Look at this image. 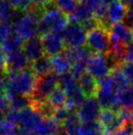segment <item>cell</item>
<instances>
[{
    "label": "cell",
    "instance_id": "obj_1",
    "mask_svg": "<svg viewBox=\"0 0 133 135\" xmlns=\"http://www.w3.org/2000/svg\"><path fill=\"white\" fill-rule=\"evenodd\" d=\"M69 25V17L57 6L50 5L40 10L38 28L40 34L63 33Z\"/></svg>",
    "mask_w": 133,
    "mask_h": 135
},
{
    "label": "cell",
    "instance_id": "obj_2",
    "mask_svg": "<svg viewBox=\"0 0 133 135\" xmlns=\"http://www.w3.org/2000/svg\"><path fill=\"white\" fill-rule=\"evenodd\" d=\"M39 14L40 10L32 7L27 11L23 12L21 15H17L13 22L14 34L23 41L37 37V34L39 33Z\"/></svg>",
    "mask_w": 133,
    "mask_h": 135
},
{
    "label": "cell",
    "instance_id": "obj_3",
    "mask_svg": "<svg viewBox=\"0 0 133 135\" xmlns=\"http://www.w3.org/2000/svg\"><path fill=\"white\" fill-rule=\"evenodd\" d=\"M8 76L7 96L23 95L30 97L36 84V76L31 70L26 69L21 72L9 73Z\"/></svg>",
    "mask_w": 133,
    "mask_h": 135
},
{
    "label": "cell",
    "instance_id": "obj_4",
    "mask_svg": "<svg viewBox=\"0 0 133 135\" xmlns=\"http://www.w3.org/2000/svg\"><path fill=\"white\" fill-rule=\"evenodd\" d=\"M121 91L111 73L98 82L97 100L104 109H119L118 95Z\"/></svg>",
    "mask_w": 133,
    "mask_h": 135
},
{
    "label": "cell",
    "instance_id": "obj_5",
    "mask_svg": "<svg viewBox=\"0 0 133 135\" xmlns=\"http://www.w3.org/2000/svg\"><path fill=\"white\" fill-rule=\"evenodd\" d=\"M59 76L52 72L45 76L38 77L34 90L30 96L31 107L41 105L47 102L49 97L53 94V92L58 89L57 87L59 85Z\"/></svg>",
    "mask_w": 133,
    "mask_h": 135
},
{
    "label": "cell",
    "instance_id": "obj_6",
    "mask_svg": "<svg viewBox=\"0 0 133 135\" xmlns=\"http://www.w3.org/2000/svg\"><path fill=\"white\" fill-rule=\"evenodd\" d=\"M86 45L90 51L96 54H108L111 46L110 29L100 23L87 33Z\"/></svg>",
    "mask_w": 133,
    "mask_h": 135
},
{
    "label": "cell",
    "instance_id": "obj_7",
    "mask_svg": "<svg viewBox=\"0 0 133 135\" xmlns=\"http://www.w3.org/2000/svg\"><path fill=\"white\" fill-rule=\"evenodd\" d=\"M66 46L71 49L82 47L86 44L87 33L81 24L73 22L70 23L62 33Z\"/></svg>",
    "mask_w": 133,
    "mask_h": 135
},
{
    "label": "cell",
    "instance_id": "obj_8",
    "mask_svg": "<svg viewBox=\"0 0 133 135\" xmlns=\"http://www.w3.org/2000/svg\"><path fill=\"white\" fill-rule=\"evenodd\" d=\"M113 70L112 64L107 54H96L91 55L87 66L88 74L96 80H101L110 74Z\"/></svg>",
    "mask_w": 133,
    "mask_h": 135
},
{
    "label": "cell",
    "instance_id": "obj_9",
    "mask_svg": "<svg viewBox=\"0 0 133 135\" xmlns=\"http://www.w3.org/2000/svg\"><path fill=\"white\" fill-rule=\"evenodd\" d=\"M70 60H71V73L76 78H80L85 71L87 70L89 59L91 57L90 50L85 47H76L71 49L69 51Z\"/></svg>",
    "mask_w": 133,
    "mask_h": 135
},
{
    "label": "cell",
    "instance_id": "obj_10",
    "mask_svg": "<svg viewBox=\"0 0 133 135\" xmlns=\"http://www.w3.org/2000/svg\"><path fill=\"white\" fill-rule=\"evenodd\" d=\"M101 113H102L101 105L97 100V98L95 97L86 98L84 102L77 108V112H76L81 122L97 120V118L100 117Z\"/></svg>",
    "mask_w": 133,
    "mask_h": 135
},
{
    "label": "cell",
    "instance_id": "obj_11",
    "mask_svg": "<svg viewBox=\"0 0 133 135\" xmlns=\"http://www.w3.org/2000/svg\"><path fill=\"white\" fill-rule=\"evenodd\" d=\"M43 118L44 117L41 115V113L38 110L33 109L32 107L23 109L20 113V119H19L18 123L19 127H20V131H35V129Z\"/></svg>",
    "mask_w": 133,
    "mask_h": 135
},
{
    "label": "cell",
    "instance_id": "obj_12",
    "mask_svg": "<svg viewBox=\"0 0 133 135\" xmlns=\"http://www.w3.org/2000/svg\"><path fill=\"white\" fill-rule=\"evenodd\" d=\"M100 123L102 124L104 131L118 134V132L123 127V122L117 110L112 109H104L99 117Z\"/></svg>",
    "mask_w": 133,
    "mask_h": 135
},
{
    "label": "cell",
    "instance_id": "obj_13",
    "mask_svg": "<svg viewBox=\"0 0 133 135\" xmlns=\"http://www.w3.org/2000/svg\"><path fill=\"white\" fill-rule=\"evenodd\" d=\"M126 13H127V7L121 1L118 0L108 6L105 20L101 24L107 27L108 29H111V27L115 26L117 24H120L125 19Z\"/></svg>",
    "mask_w": 133,
    "mask_h": 135
},
{
    "label": "cell",
    "instance_id": "obj_14",
    "mask_svg": "<svg viewBox=\"0 0 133 135\" xmlns=\"http://www.w3.org/2000/svg\"><path fill=\"white\" fill-rule=\"evenodd\" d=\"M42 44L45 54L50 56H54L56 54L63 52L66 46L63 36L59 33H48L43 35Z\"/></svg>",
    "mask_w": 133,
    "mask_h": 135
},
{
    "label": "cell",
    "instance_id": "obj_15",
    "mask_svg": "<svg viewBox=\"0 0 133 135\" xmlns=\"http://www.w3.org/2000/svg\"><path fill=\"white\" fill-rule=\"evenodd\" d=\"M7 60V71L9 73H16L29 69L31 62L27 58L24 49H20L18 51L10 53L6 55Z\"/></svg>",
    "mask_w": 133,
    "mask_h": 135
},
{
    "label": "cell",
    "instance_id": "obj_16",
    "mask_svg": "<svg viewBox=\"0 0 133 135\" xmlns=\"http://www.w3.org/2000/svg\"><path fill=\"white\" fill-rule=\"evenodd\" d=\"M50 60L53 73L58 76H63L70 73V70L71 71V60L69 51H63L59 54L51 56Z\"/></svg>",
    "mask_w": 133,
    "mask_h": 135
},
{
    "label": "cell",
    "instance_id": "obj_17",
    "mask_svg": "<svg viewBox=\"0 0 133 135\" xmlns=\"http://www.w3.org/2000/svg\"><path fill=\"white\" fill-rule=\"evenodd\" d=\"M23 49L30 62H33L41 58L42 56H44L45 53L43 44H42V38H40L39 37H35V38L26 41L23 46Z\"/></svg>",
    "mask_w": 133,
    "mask_h": 135
},
{
    "label": "cell",
    "instance_id": "obj_18",
    "mask_svg": "<svg viewBox=\"0 0 133 135\" xmlns=\"http://www.w3.org/2000/svg\"><path fill=\"white\" fill-rule=\"evenodd\" d=\"M70 15L74 22L81 24V25L95 18L91 8L89 7V5L85 0H81L80 2H78V4L74 9V11Z\"/></svg>",
    "mask_w": 133,
    "mask_h": 135
},
{
    "label": "cell",
    "instance_id": "obj_19",
    "mask_svg": "<svg viewBox=\"0 0 133 135\" xmlns=\"http://www.w3.org/2000/svg\"><path fill=\"white\" fill-rule=\"evenodd\" d=\"M65 93L66 95V108H68L70 110H74V109H77L85 100V95L83 94L82 90L80 89L79 84H78L77 86L66 91Z\"/></svg>",
    "mask_w": 133,
    "mask_h": 135
},
{
    "label": "cell",
    "instance_id": "obj_20",
    "mask_svg": "<svg viewBox=\"0 0 133 135\" xmlns=\"http://www.w3.org/2000/svg\"><path fill=\"white\" fill-rule=\"evenodd\" d=\"M78 84L86 98H93L98 92V82L90 74H83L78 79Z\"/></svg>",
    "mask_w": 133,
    "mask_h": 135
},
{
    "label": "cell",
    "instance_id": "obj_21",
    "mask_svg": "<svg viewBox=\"0 0 133 135\" xmlns=\"http://www.w3.org/2000/svg\"><path fill=\"white\" fill-rule=\"evenodd\" d=\"M81 124V120L77 113L73 110L63 122V130L68 135H76L80 132Z\"/></svg>",
    "mask_w": 133,
    "mask_h": 135
},
{
    "label": "cell",
    "instance_id": "obj_22",
    "mask_svg": "<svg viewBox=\"0 0 133 135\" xmlns=\"http://www.w3.org/2000/svg\"><path fill=\"white\" fill-rule=\"evenodd\" d=\"M30 70L35 74V76H38V77L47 75L49 73H51L52 70L51 60L49 57L44 55L39 59L31 62Z\"/></svg>",
    "mask_w": 133,
    "mask_h": 135
},
{
    "label": "cell",
    "instance_id": "obj_23",
    "mask_svg": "<svg viewBox=\"0 0 133 135\" xmlns=\"http://www.w3.org/2000/svg\"><path fill=\"white\" fill-rule=\"evenodd\" d=\"M9 99L10 109H17V110H23L31 107V99L27 96L23 95H10L7 96Z\"/></svg>",
    "mask_w": 133,
    "mask_h": 135
},
{
    "label": "cell",
    "instance_id": "obj_24",
    "mask_svg": "<svg viewBox=\"0 0 133 135\" xmlns=\"http://www.w3.org/2000/svg\"><path fill=\"white\" fill-rule=\"evenodd\" d=\"M47 104L53 109H58L65 108L66 105V95L63 89H57L47 100Z\"/></svg>",
    "mask_w": 133,
    "mask_h": 135
},
{
    "label": "cell",
    "instance_id": "obj_25",
    "mask_svg": "<svg viewBox=\"0 0 133 135\" xmlns=\"http://www.w3.org/2000/svg\"><path fill=\"white\" fill-rule=\"evenodd\" d=\"M18 11H16L12 5L7 0H2L0 2V21L5 23L14 22V20L17 17Z\"/></svg>",
    "mask_w": 133,
    "mask_h": 135
},
{
    "label": "cell",
    "instance_id": "obj_26",
    "mask_svg": "<svg viewBox=\"0 0 133 135\" xmlns=\"http://www.w3.org/2000/svg\"><path fill=\"white\" fill-rule=\"evenodd\" d=\"M23 45V41L19 38L18 36H16L15 34H13L8 38L7 41L4 42L3 45H1V49L2 51L5 53V55H8L10 53H13L15 51H18L20 49H22Z\"/></svg>",
    "mask_w": 133,
    "mask_h": 135
},
{
    "label": "cell",
    "instance_id": "obj_27",
    "mask_svg": "<svg viewBox=\"0 0 133 135\" xmlns=\"http://www.w3.org/2000/svg\"><path fill=\"white\" fill-rule=\"evenodd\" d=\"M79 133L81 135H103L104 128L98 120L82 122Z\"/></svg>",
    "mask_w": 133,
    "mask_h": 135
},
{
    "label": "cell",
    "instance_id": "obj_28",
    "mask_svg": "<svg viewBox=\"0 0 133 135\" xmlns=\"http://www.w3.org/2000/svg\"><path fill=\"white\" fill-rule=\"evenodd\" d=\"M119 109H133V86H128L118 95Z\"/></svg>",
    "mask_w": 133,
    "mask_h": 135
},
{
    "label": "cell",
    "instance_id": "obj_29",
    "mask_svg": "<svg viewBox=\"0 0 133 135\" xmlns=\"http://www.w3.org/2000/svg\"><path fill=\"white\" fill-rule=\"evenodd\" d=\"M0 135H19L17 125L7 119L0 120Z\"/></svg>",
    "mask_w": 133,
    "mask_h": 135
},
{
    "label": "cell",
    "instance_id": "obj_30",
    "mask_svg": "<svg viewBox=\"0 0 133 135\" xmlns=\"http://www.w3.org/2000/svg\"><path fill=\"white\" fill-rule=\"evenodd\" d=\"M78 2L80 1L79 0H55L56 6L60 8L66 14H70L74 11V9L78 4Z\"/></svg>",
    "mask_w": 133,
    "mask_h": 135
},
{
    "label": "cell",
    "instance_id": "obj_31",
    "mask_svg": "<svg viewBox=\"0 0 133 135\" xmlns=\"http://www.w3.org/2000/svg\"><path fill=\"white\" fill-rule=\"evenodd\" d=\"M7 1L18 12H26L32 8L31 0H7Z\"/></svg>",
    "mask_w": 133,
    "mask_h": 135
},
{
    "label": "cell",
    "instance_id": "obj_32",
    "mask_svg": "<svg viewBox=\"0 0 133 135\" xmlns=\"http://www.w3.org/2000/svg\"><path fill=\"white\" fill-rule=\"evenodd\" d=\"M12 35L13 33H12V27L10 26V24L0 21V45H3Z\"/></svg>",
    "mask_w": 133,
    "mask_h": 135
},
{
    "label": "cell",
    "instance_id": "obj_33",
    "mask_svg": "<svg viewBox=\"0 0 133 135\" xmlns=\"http://www.w3.org/2000/svg\"><path fill=\"white\" fill-rule=\"evenodd\" d=\"M122 72L124 73L128 82L133 84V62H125L122 65Z\"/></svg>",
    "mask_w": 133,
    "mask_h": 135
},
{
    "label": "cell",
    "instance_id": "obj_34",
    "mask_svg": "<svg viewBox=\"0 0 133 135\" xmlns=\"http://www.w3.org/2000/svg\"><path fill=\"white\" fill-rule=\"evenodd\" d=\"M53 1H55V0H31L32 7L39 9V10H42L50 5H53Z\"/></svg>",
    "mask_w": 133,
    "mask_h": 135
},
{
    "label": "cell",
    "instance_id": "obj_35",
    "mask_svg": "<svg viewBox=\"0 0 133 135\" xmlns=\"http://www.w3.org/2000/svg\"><path fill=\"white\" fill-rule=\"evenodd\" d=\"M7 72V60L6 55L0 49V75H6Z\"/></svg>",
    "mask_w": 133,
    "mask_h": 135
},
{
    "label": "cell",
    "instance_id": "obj_36",
    "mask_svg": "<svg viewBox=\"0 0 133 135\" xmlns=\"http://www.w3.org/2000/svg\"><path fill=\"white\" fill-rule=\"evenodd\" d=\"M124 61L126 62H133V41L130 42L126 46L125 54H124Z\"/></svg>",
    "mask_w": 133,
    "mask_h": 135
},
{
    "label": "cell",
    "instance_id": "obj_37",
    "mask_svg": "<svg viewBox=\"0 0 133 135\" xmlns=\"http://www.w3.org/2000/svg\"><path fill=\"white\" fill-rule=\"evenodd\" d=\"M117 135H133V123H126Z\"/></svg>",
    "mask_w": 133,
    "mask_h": 135
},
{
    "label": "cell",
    "instance_id": "obj_38",
    "mask_svg": "<svg viewBox=\"0 0 133 135\" xmlns=\"http://www.w3.org/2000/svg\"><path fill=\"white\" fill-rule=\"evenodd\" d=\"M124 24L133 29V6L129 7L127 9V13H126L125 19H124Z\"/></svg>",
    "mask_w": 133,
    "mask_h": 135
},
{
    "label": "cell",
    "instance_id": "obj_39",
    "mask_svg": "<svg viewBox=\"0 0 133 135\" xmlns=\"http://www.w3.org/2000/svg\"><path fill=\"white\" fill-rule=\"evenodd\" d=\"M122 3L125 5L126 7H132L133 6V0H120Z\"/></svg>",
    "mask_w": 133,
    "mask_h": 135
},
{
    "label": "cell",
    "instance_id": "obj_40",
    "mask_svg": "<svg viewBox=\"0 0 133 135\" xmlns=\"http://www.w3.org/2000/svg\"><path fill=\"white\" fill-rule=\"evenodd\" d=\"M19 135H39L38 133H36V132H23V131H20L19 130Z\"/></svg>",
    "mask_w": 133,
    "mask_h": 135
},
{
    "label": "cell",
    "instance_id": "obj_41",
    "mask_svg": "<svg viewBox=\"0 0 133 135\" xmlns=\"http://www.w3.org/2000/svg\"><path fill=\"white\" fill-rule=\"evenodd\" d=\"M115 1H118V0H104V2L107 4L108 6L110 5V4H112V3H114V2H115Z\"/></svg>",
    "mask_w": 133,
    "mask_h": 135
},
{
    "label": "cell",
    "instance_id": "obj_42",
    "mask_svg": "<svg viewBox=\"0 0 133 135\" xmlns=\"http://www.w3.org/2000/svg\"><path fill=\"white\" fill-rule=\"evenodd\" d=\"M76 135H81V134H80V133H78V134H76Z\"/></svg>",
    "mask_w": 133,
    "mask_h": 135
},
{
    "label": "cell",
    "instance_id": "obj_43",
    "mask_svg": "<svg viewBox=\"0 0 133 135\" xmlns=\"http://www.w3.org/2000/svg\"><path fill=\"white\" fill-rule=\"evenodd\" d=\"M1 1H2V0H0V2H1Z\"/></svg>",
    "mask_w": 133,
    "mask_h": 135
},
{
    "label": "cell",
    "instance_id": "obj_44",
    "mask_svg": "<svg viewBox=\"0 0 133 135\" xmlns=\"http://www.w3.org/2000/svg\"><path fill=\"white\" fill-rule=\"evenodd\" d=\"M132 113H133V109H132Z\"/></svg>",
    "mask_w": 133,
    "mask_h": 135
},
{
    "label": "cell",
    "instance_id": "obj_45",
    "mask_svg": "<svg viewBox=\"0 0 133 135\" xmlns=\"http://www.w3.org/2000/svg\"><path fill=\"white\" fill-rule=\"evenodd\" d=\"M79 1H81V0H79Z\"/></svg>",
    "mask_w": 133,
    "mask_h": 135
}]
</instances>
